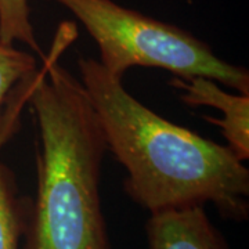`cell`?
<instances>
[{"label":"cell","instance_id":"obj_1","mask_svg":"<svg viewBox=\"0 0 249 249\" xmlns=\"http://www.w3.org/2000/svg\"><path fill=\"white\" fill-rule=\"evenodd\" d=\"M80 83L108 151L127 172L126 194L150 213L211 202L223 217L249 214V170L227 147L155 114L94 58L78 61Z\"/></svg>","mask_w":249,"mask_h":249},{"label":"cell","instance_id":"obj_2","mask_svg":"<svg viewBox=\"0 0 249 249\" xmlns=\"http://www.w3.org/2000/svg\"><path fill=\"white\" fill-rule=\"evenodd\" d=\"M55 54L28 107L39 130L37 191L21 249H109L101 209V163L107 151L85 89Z\"/></svg>","mask_w":249,"mask_h":249},{"label":"cell","instance_id":"obj_3","mask_svg":"<svg viewBox=\"0 0 249 249\" xmlns=\"http://www.w3.org/2000/svg\"><path fill=\"white\" fill-rule=\"evenodd\" d=\"M71 11L94 39L98 62L122 79L132 67L160 68L178 78L205 76L249 94V72L224 61L211 46L173 24L162 22L114 0H50Z\"/></svg>","mask_w":249,"mask_h":249},{"label":"cell","instance_id":"obj_4","mask_svg":"<svg viewBox=\"0 0 249 249\" xmlns=\"http://www.w3.org/2000/svg\"><path fill=\"white\" fill-rule=\"evenodd\" d=\"M47 65L49 58H45L42 68L21 80L0 109V152L19 129L22 111ZM29 205L31 198L18 194L13 172L0 160V249H21Z\"/></svg>","mask_w":249,"mask_h":249},{"label":"cell","instance_id":"obj_5","mask_svg":"<svg viewBox=\"0 0 249 249\" xmlns=\"http://www.w3.org/2000/svg\"><path fill=\"white\" fill-rule=\"evenodd\" d=\"M172 86L180 90L178 98L188 107H212L223 114L217 119L204 116L205 121L222 129L227 147L240 160H249V94L229 93L217 82L205 76L175 78Z\"/></svg>","mask_w":249,"mask_h":249},{"label":"cell","instance_id":"obj_6","mask_svg":"<svg viewBox=\"0 0 249 249\" xmlns=\"http://www.w3.org/2000/svg\"><path fill=\"white\" fill-rule=\"evenodd\" d=\"M145 232L150 249H230L202 205L154 212Z\"/></svg>","mask_w":249,"mask_h":249},{"label":"cell","instance_id":"obj_7","mask_svg":"<svg viewBox=\"0 0 249 249\" xmlns=\"http://www.w3.org/2000/svg\"><path fill=\"white\" fill-rule=\"evenodd\" d=\"M0 42L7 45L19 42L40 58L45 57L36 40L28 0H0Z\"/></svg>","mask_w":249,"mask_h":249},{"label":"cell","instance_id":"obj_8","mask_svg":"<svg viewBox=\"0 0 249 249\" xmlns=\"http://www.w3.org/2000/svg\"><path fill=\"white\" fill-rule=\"evenodd\" d=\"M37 70L34 54L0 42V109L21 80Z\"/></svg>","mask_w":249,"mask_h":249}]
</instances>
